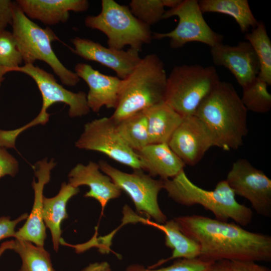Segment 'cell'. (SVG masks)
I'll return each instance as SVG.
<instances>
[{"mask_svg":"<svg viewBox=\"0 0 271 271\" xmlns=\"http://www.w3.org/2000/svg\"><path fill=\"white\" fill-rule=\"evenodd\" d=\"M74 70L80 79H82L89 87L87 101L90 110L97 113L103 106L115 109L122 79L103 74L86 63H77Z\"/></svg>","mask_w":271,"mask_h":271,"instance_id":"17","label":"cell"},{"mask_svg":"<svg viewBox=\"0 0 271 271\" xmlns=\"http://www.w3.org/2000/svg\"><path fill=\"white\" fill-rule=\"evenodd\" d=\"M12 34L25 64L44 61L64 85L75 86L80 81L75 72L67 68L55 54L52 43L59 38L49 28H42L27 17L15 2Z\"/></svg>","mask_w":271,"mask_h":271,"instance_id":"5","label":"cell"},{"mask_svg":"<svg viewBox=\"0 0 271 271\" xmlns=\"http://www.w3.org/2000/svg\"><path fill=\"white\" fill-rule=\"evenodd\" d=\"M79 191V188L64 182L56 196L51 198L44 196L43 220L46 227L49 228L51 233L53 248L56 251L59 249L61 238V225L63 221L68 217L66 210L67 203Z\"/></svg>","mask_w":271,"mask_h":271,"instance_id":"22","label":"cell"},{"mask_svg":"<svg viewBox=\"0 0 271 271\" xmlns=\"http://www.w3.org/2000/svg\"><path fill=\"white\" fill-rule=\"evenodd\" d=\"M18 171V161L6 149L0 148V178L7 175L14 177Z\"/></svg>","mask_w":271,"mask_h":271,"instance_id":"32","label":"cell"},{"mask_svg":"<svg viewBox=\"0 0 271 271\" xmlns=\"http://www.w3.org/2000/svg\"><path fill=\"white\" fill-rule=\"evenodd\" d=\"M71 41L74 46L71 50L74 54L109 68L122 80L127 78L141 59L140 51L131 48L127 50H117L78 37Z\"/></svg>","mask_w":271,"mask_h":271,"instance_id":"14","label":"cell"},{"mask_svg":"<svg viewBox=\"0 0 271 271\" xmlns=\"http://www.w3.org/2000/svg\"><path fill=\"white\" fill-rule=\"evenodd\" d=\"M227 264L230 271H271L266 266L252 260H227Z\"/></svg>","mask_w":271,"mask_h":271,"instance_id":"34","label":"cell"},{"mask_svg":"<svg viewBox=\"0 0 271 271\" xmlns=\"http://www.w3.org/2000/svg\"><path fill=\"white\" fill-rule=\"evenodd\" d=\"M100 169L113 183L126 193L132 201L137 211L144 213L158 224H164L167 216L158 201V194L163 189V180H156L142 169L127 173L116 169L104 160L98 162Z\"/></svg>","mask_w":271,"mask_h":271,"instance_id":"9","label":"cell"},{"mask_svg":"<svg viewBox=\"0 0 271 271\" xmlns=\"http://www.w3.org/2000/svg\"><path fill=\"white\" fill-rule=\"evenodd\" d=\"M23 62L12 33L5 30L0 33V86L7 73Z\"/></svg>","mask_w":271,"mask_h":271,"instance_id":"29","label":"cell"},{"mask_svg":"<svg viewBox=\"0 0 271 271\" xmlns=\"http://www.w3.org/2000/svg\"><path fill=\"white\" fill-rule=\"evenodd\" d=\"M168 145L186 165L194 166L212 147L215 139L206 124L195 115L184 117Z\"/></svg>","mask_w":271,"mask_h":271,"instance_id":"13","label":"cell"},{"mask_svg":"<svg viewBox=\"0 0 271 271\" xmlns=\"http://www.w3.org/2000/svg\"><path fill=\"white\" fill-rule=\"evenodd\" d=\"M268 85L258 77L243 88L241 101L247 110L263 113L271 108V94Z\"/></svg>","mask_w":271,"mask_h":271,"instance_id":"28","label":"cell"},{"mask_svg":"<svg viewBox=\"0 0 271 271\" xmlns=\"http://www.w3.org/2000/svg\"><path fill=\"white\" fill-rule=\"evenodd\" d=\"M56 162L52 159L49 162L47 158L37 162L33 166L38 181L33 180L32 187L34 191V201L32 209L24 225L16 231L14 237L27 241L38 246L44 247L47 237L46 226L43 220V190L44 186L50 180L52 170Z\"/></svg>","mask_w":271,"mask_h":271,"instance_id":"16","label":"cell"},{"mask_svg":"<svg viewBox=\"0 0 271 271\" xmlns=\"http://www.w3.org/2000/svg\"><path fill=\"white\" fill-rule=\"evenodd\" d=\"M101 9L96 16H88L85 26L101 31L107 38L108 47L122 50L126 46L141 51L142 46L151 42L153 34L150 27L131 12L128 6L113 0H102Z\"/></svg>","mask_w":271,"mask_h":271,"instance_id":"7","label":"cell"},{"mask_svg":"<svg viewBox=\"0 0 271 271\" xmlns=\"http://www.w3.org/2000/svg\"><path fill=\"white\" fill-rule=\"evenodd\" d=\"M8 248L20 256L22 264L19 271H55L49 253L44 247L15 239L8 241Z\"/></svg>","mask_w":271,"mask_h":271,"instance_id":"25","label":"cell"},{"mask_svg":"<svg viewBox=\"0 0 271 271\" xmlns=\"http://www.w3.org/2000/svg\"><path fill=\"white\" fill-rule=\"evenodd\" d=\"M167 76L163 61L156 54L141 58L122 80L117 105L110 116L115 123L164 102Z\"/></svg>","mask_w":271,"mask_h":271,"instance_id":"3","label":"cell"},{"mask_svg":"<svg viewBox=\"0 0 271 271\" xmlns=\"http://www.w3.org/2000/svg\"><path fill=\"white\" fill-rule=\"evenodd\" d=\"M181 231L198 243L199 258L221 260L271 261V236L248 231L234 222L192 215L174 218Z\"/></svg>","mask_w":271,"mask_h":271,"instance_id":"1","label":"cell"},{"mask_svg":"<svg viewBox=\"0 0 271 271\" xmlns=\"http://www.w3.org/2000/svg\"><path fill=\"white\" fill-rule=\"evenodd\" d=\"M163 189L178 203L187 206L200 205L218 220L227 222L231 219L241 226L252 220V211L236 201L226 180L218 182L214 190H206L193 183L183 170L175 177L163 180Z\"/></svg>","mask_w":271,"mask_h":271,"instance_id":"4","label":"cell"},{"mask_svg":"<svg viewBox=\"0 0 271 271\" xmlns=\"http://www.w3.org/2000/svg\"><path fill=\"white\" fill-rule=\"evenodd\" d=\"M101 171L98 164L92 161L86 165L77 164L68 174V183L77 188L82 185L88 186L89 190L84 196L94 198L100 203L102 216L108 202L119 197L122 191L108 176Z\"/></svg>","mask_w":271,"mask_h":271,"instance_id":"18","label":"cell"},{"mask_svg":"<svg viewBox=\"0 0 271 271\" xmlns=\"http://www.w3.org/2000/svg\"><path fill=\"white\" fill-rule=\"evenodd\" d=\"M75 145L79 149L101 153L133 170L142 169L137 154L120 137L110 117L86 123Z\"/></svg>","mask_w":271,"mask_h":271,"instance_id":"11","label":"cell"},{"mask_svg":"<svg viewBox=\"0 0 271 271\" xmlns=\"http://www.w3.org/2000/svg\"><path fill=\"white\" fill-rule=\"evenodd\" d=\"M220 81L213 66H175L167 76L164 102L183 117L194 115Z\"/></svg>","mask_w":271,"mask_h":271,"instance_id":"6","label":"cell"},{"mask_svg":"<svg viewBox=\"0 0 271 271\" xmlns=\"http://www.w3.org/2000/svg\"><path fill=\"white\" fill-rule=\"evenodd\" d=\"M247 110L233 86L220 81L198 107L194 115L214 136L217 147L238 149L248 132Z\"/></svg>","mask_w":271,"mask_h":271,"instance_id":"2","label":"cell"},{"mask_svg":"<svg viewBox=\"0 0 271 271\" xmlns=\"http://www.w3.org/2000/svg\"><path fill=\"white\" fill-rule=\"evenodd\" d=\"M15 2L10 0H0V33L6 30L9 25H12Z\"/></svg>","mask_w":271,"mask_h":271,"instance_id":"35","label":"cell"},{"mask_svg":"<svg viewBox=\"0 0 271 271\" xmlns=\"http://www.w3.org/2000/svg\"><path fill=\"white\" fill-rule=\"evenodd\" d=\"M206 271H230L227 260L213 262Z\"/></svg>","mask_w":271,"mask_h":271,"instance_id":"36","label":"cell"},{"mask_svg":"<svg viewBox=\"0 0 271 271\" xmlns=\"http://www.w3.org/2000/svg\"><path fill=\"white\" fill-rule=\"evenodd\" d=\"M182 0H164L165 7L172 9L178 5Z\"/></svg>","mask_w":271,"mask_h":271,"instance_id":"38","label":"cell"},{"mask_svg":"<svg viewBox=\"0 0 271 271\" xmlns=\"http://www.w3.org/2000/svg\"><path fill=\"white\" fill-rule=\"evenodd\" d=\"M31 77L37 84L42 97V105L38 115L25 125L7 130L9 140L16 143L17 137L25 130L38 124H45L49 119L48 109L56 103H64L69 106L68 114L71 117L86 115L90 111L87 101V94L83 91L73 92L58 83L54 75L32 64H25L13 69Z\"/></svg>","mask_w":271,"mask_h":271,"instance_id":"8","label":"cell"},{"mask_svg":"<svg viewBox=\"0 0 271 271\" xmlns=\"http://www.w3.org/2000/svg\"><path fill=\"white\" fill-rule=\"evenodd\" d=\"M28 216V214L25 213L15 220H11L9 216L0 217V240L14 237L17 225L21 221L27 219Z\"/></svg>","mask_w":271,"mask_h":271,"instance_id":"33","label":"cell"},{"mask_svg":"<svg viewBox=\"0 0 271 271\" xmlns=\"http://www.w3.org/2000/svg\"><path fill=\"white\" fill-rule=\"evenodd\" d=\"M82 271H104L103 268L97 263L90 264Z\"/></svg>","mask_w":271,"mask_h":271,"instance_id":"37","label":"cell"},{"mask_svg":"<svg viewBox=\"0 0 271 271\" xmlns=\"http://www.w3.org/2000/svg\"><path fill=\"white\" fill-rule=\"evenodd\" d=\"M142 169L152 177L161 180L172 179L184 170V163L174 153L167 143L150 144L135 151Z\"/></svg>","mask_w":271,"mask_h":271,"instance_id":"20","label":"cell"},{"mask_svg":"<svg viewBox=\"0 0 271 271\" xmlns=\"http://www.w3.org/2000/svg\"><path fill=\"white\" fill-rule=\"evenodd\" d=\"M245 39L253 49L259 64L257 77L271 85V41L267 33L266 27L262 22L250 32L245 34Z\"/></svg>","mask_w":271,"mask_h":271,"instance_id":"26","label":"cell"},{"mask_svg":"<svg viewBox=\"0 0 271 271\" xmlns=\"http://www.w3.org/2000/svg\"><path fill=\"white\" fill-rule=\"evenodd\" d=\"M143 111L147 120L150 144H168L184 118L164 102Z\"/></svg>","mask_w":271,"mask_h":271,"instance_id":"23","label":"cell"},{"mask_svg":"<svg viewBox=\"0 0 271 271\" xmlns=\"http://www.w3.org/2000/svg\"><path fill=\"white\" fill-rule=\"evenodd\" d=\"M16 3L29 19L49 26L65 23L69 12H85L89 6L87 0H17Z\"/></svg>","mask_w":271,"mask_h":271,"instance_id":"19","label":"cell"},{"mask_svg":"<svg viewBox=\"0 0 271 271\" xmlns=\"http://www.w3.org/2000/svg\"><path fill=\"white\" fill-rule=\"evenodd\" d=\"M198 3L202 13H217L232 17L242 33H246L258 24L247 0H201Z\"/></svg>","mask_w":271,"mask_h":271,"instance_id":"24","label":"cell"},{"mask_svg":"<svg viewBox=\"0 0 271 271\" xmlns=\"http://www.w3.org/2000/svg\"><path fill=\"white\" fill-rule=\"evenodd\" d=\"M177 16L179 22L171 31L154 33L153 39H170L172 49H178L190 42L202 43L212 48L222 43L223 36L214 32L205 21L198 1L182 0L176 7L166 11L163 19Z\"/></svg>","mask_w":271,"mask_h":271,"instance_id":"10","label":"cell"},{"mask_svg":"<svg viewBox=\"0 0 271 271\" xmlns=\"http://www.w3.org/2000/svg\"><path fill=\"white\" fill-rule=\"evenodd\" d=\"M213 262L199 257L193 259L180 258L171 265L159 269L146 268L141 264H131L125 271H206Z\"/></svg>","mask_w":271,"mask_h":271,"instance_id":"31","label":"cell"},{"mask_svg":"<svg viewBox=\"0 0 271 271\" xmlns=\"http://www.w3.org/2000/svg\"><path fill=\"white\" fill-rule=\"evenodd\" d=\"M136 221L152 225L162 231L165 235V245L172 249V254L170 257L159 261L156 264L149 267V268H154L175 258L193 259L199 257L200 254L199 244L185 235L174 219L167 220L164 224H158L137 216Z\"/></svg>","mask_w":271,"mask_h":271,"instance_id":"21","label":"cell"},{"mask_svg":"<svg viewBox=\"0 0 271 271\" xmlns=\"http://www.w3.org/2000/svg\"><path fill=\"white\" fill-rule=\"evenodd\" d=\"M210 52L214 64L229 70L242 88L257 77L259 62L248 42H240L234 46L221 43L211 48Z\"/></svg>","mask_w":271,"mask_h":271,"instance_id":"15","label":"cell"},{"mask_svg":"<svg viewBox=\"0 0 271 271\" xmlns=\"http://www.w3.org/2000/svg\"><path fill=\"white\" fill-rule=\"evenodd\" d=\"M128 7L137 18L149 27L163 19L166 11L164 0H131Z\"/></svg>","mask_w":271,"mask_h":271,"instance_id":"30","label":"cell"},{"mask_svg":"<svg viewBox=\"0 0 271 271\" xmlns=\"http://www.w3.org/2000/svg\"><path fill=\"white\" fill-rule=\"evenodd\" d=\"M226 180L235 194L247 199L257 213L271 216V180L262 171L239 159L233 163Z\"/></svg>","mask_w":271,"mask_h":271,"instance_id":"12","label":"cell"},{"mask_svg":"<svg viewBox=\"0 0 271 271\" xmlns=\"http://www.w3.org/2000/svg\"><path fill=\"white\" fill-rule=\"evenodd\" d=\"M116 125L120 137L133 151L150 144L147 120L143 111L120 120Z\"/></svg>","mask_w":271,"mask_h":271,"instance_id":"27","label":"cell"}]
</instances>
